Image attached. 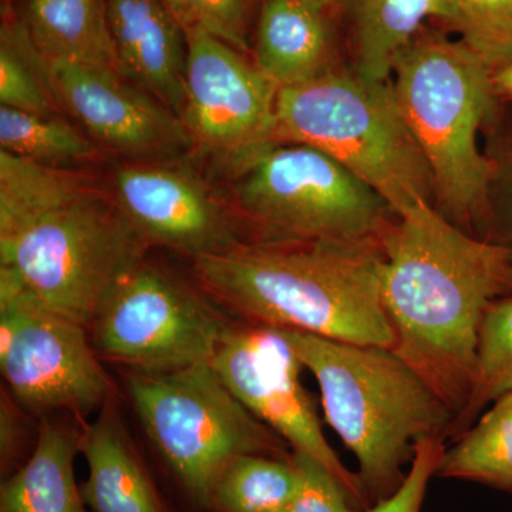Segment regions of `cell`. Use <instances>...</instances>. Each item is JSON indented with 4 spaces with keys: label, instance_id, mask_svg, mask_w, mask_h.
I'll return each mask as SVG.
<instances>
[{
    "label": "cell",
    "instance_id": "obj_1",
    "mask_svg": "<svg viewBox=\"0 0 512 512\" xmlns=\"http://www.w3.org/2000/svg\"><path fill=\"white\" fill-rule=\"evenodd\" d=\"M383 303L393 350L450 407L467 404L488 306L512 293V258L419 202L396 214L380 239Z\"/></svg>",
    "mask_w": 512,
    "mask_h": 512
},
{
    "label": "cell",
    "instance_id": "obj_2",
    "mask_svg": "<svg viewBox=\"0 0 512 512\" xmlns=\"http://www.w3.org/2000/svg\"><path fill=\"white\" fill-rule=\"evenodd\" d=\"M146 245L83 175L0 151V272L90 328Z\"/></svg>",
    "mask_w": 512,
    "mask_h": 512
},
{
    "label": "cell",
    "instance_id": "obj_3",
    "mask_svg": "<svg viewBox=\"0 0 512 512\" xmlns=\"http://www.w3.org/2000/svg\"><path fill=\"white\" fill-rule=\"evenodd\" d=\"M380 245L242 242L194 258L198 281L248 322L393 349L383 303Z\"/></svg>",
    "mask_w": 512,
    "mask_h": 512
},
{
    "label": "cell",
    "instance_id": "obj_4",
    "mask_svg": "<svg viewBox=\"0 0 512 512\" xmlns=\"http://www.w3.org/2000/svg\"><path fill=\"white\" fill-rule=\"evenodd\" d=\"M281 330L318 380L326 420L355 454L370 504L386 500L421 441L450 433V407L393 349Z\"/></svg>",
    "mask_w": 512,
    "mask_h": 512
},
{
    "label": "cell",
    "instance_id": "obj_5",
    "mask_svg": "<svg viewBox=\"0 0 512 512\" xmlns=\"http://www.w3.org/2000/svg\"><path fill=\"white\" fill-rule=\"evenodd\" d=\"M392 76L429 165L437 210L461 229L484 222L494 170L478 134L500 103L493 72L461 40L420 32L394 57Z\"/></svg>",
    "mask_w": 512,
    "mask_h": 512
},
{
    "label": "cell",
    "instance_id": "obj_6",
    "mask_svg": "<svg viewBox=\"0 0 512 512\" xmlns=\"http://www.w3.org/2000/svg\"><path fill=\"white\" fill-rule=\"evenodd\" d=\"M274 140L318 148L382 195L394 214L434 201L429 165L392 82L326 70L278 90Z\"/></svg>",
    "mask_w": 512,
    "mask_h": 512
},
{
    "label": "cell",
    "instance_id": "obj_7",
    "mask_svg": "<svg viewBox=\"0 0 512 512\" xmlns=\"http://www.w3.org/2000/svg\"><path fill=\"white\" fill-rule=\"evenodd\" d=\"M232 161L235 200L264 241L380 245L396 217L382 195L318 148L271 140Z\"/></svg>",
    "mask_w": 512,
    "mask_h": 512
},
{
    "label": "cell",
    "instance_id": "obj_8",
    "mask_svg": "<svg viewBox=\"0 0 512 512\" xmlns=\"http://www.w3.org/2000/svg\"><path fill=\"white\" fill-rule=\"evenodd\" d=\"M127 390L161 460L202 510L208 511L214 484L235 458L292 457L288 443L239 402L211 363L168 373L130 372Z\"/></svg>",
    "mask_w": 512,
    "mask_h": 512
},
{
    "label": "cell",
    "instance_id": "obj_9",
    "mask_svg": "<svg viewBox=\"0 0 512 512\" xmlns=\"http://www.w3.org/2000/svg\"><path fill=\"white\" fill-rule=\"evenodd\" d=\"M229 323L190 286L141 262L114 289L90 325L97 355L136 373L211 363Z\"/></svg>",
    "mask_w": 512,
    "mask_h": 512
},
{
    "label": "cell",
    "instance_id": "obj_10",
    "mask_svg": "<svg viewBox=\"0 0 512 512\" xmlns=\"http://www.w3.org/2000/svg\"><path fill=\"white\" fill-rule=\"evenodd\" d=\"M89 329L57 315L0 272V370L16 402L35 413H87L113 384Z\"/></svg>",
    "mask_w": 512,
    "mask_h": 512
},
{
    "label": "cell",
    "instance_id": "obj_11",
    "mask_svg": "<svg viewBox=\"0 0 512 512\" xmlns=\"http://www.w3.org/2000/svg\"><path fill=\"white\" fill-rule=\"evenodd\" d=\"M211 365L239 402L292 451L308 454L328 468L357 511L372 507L359 476L329 446L315 404L301 382V359L281 329L252 322L229 326Z\"/></svg>",
    "mask_w": 512,
    "mask_h": 512
},
{
    "label": "cell",
    "instance_id": "obj_12",
    "mask_svg": "<svg viewBox=\"0 0 512 512\" xmlns=\"http://www.w3.org/2000/svg\"><path fill=\"white\" fill-rule=\"evenodd\" d=\"M187 36L183 120L192 144L235 158L274 140L278 87L244 53L201 30Z\"/></svg>",
    "mask_w": 512,
    "mask_h": 512
},
{
    "label": "cell",
    "instance_id": "obj_13",
    "mask_svg": "<svg viewBox=\"0 0 512 512\" xmlns=\"http://www.w3.org/2000/svg\"><path fill=\"white\" fill-rule=\"evenodd\" d=\"M46 64L57 106L97 146L138 156H167L194 146L183 120L119 70L64 60Z\"/></svg>",
    "mask_w": 512,
    "mask_h": 512
},
{
    "label": "cell",
    "instance_id": "obj_14",
    "mask_svg": "<svg viewBox=\"0 0 512 512\" xmlns=\"http://www.w3.org/2000/svg\"><path fill=\"white\" fill-rule=\"evenodd\" d=\"M111 197L146 247L173 249L194 259L242 244L221 205L187 168L121 165Z\"/></svg>",
    "mask_w": 512,
    "mask_h": 512
},
{
    "label": "cell",
    "instance_id": "obj_15",
    "mask_svg": "<svg viewBox=\"0 0 512 512\" xmlns=\"http://www.w3.org/2000/svg\"><path fill=\"white\" fill-rule=\"evenodd\" d=\"M119 72L183 117L187 36L164 0H106Z\"/></svg>",
    "mask_w": 512,
    "mask_h": 512
},
{
    "label": "cell",
    "instance_id": "obj_16",
    "mask_svg": "<svg viewBox=\"0 0 512 512\" xmlns=\"http://www.w3.org/2000/svg\"><path fill=\"white\" fill-rule=\"evenodd\" d=\"M80 454L89 468L80 488L93 512H171L110 400L80 434Z\"/></svg>",
    "mask_w": 512,
    "mask_h": 512
},
{
    "label": "cell",
    "instance_id": "obj_17",
    "mask_svg": "<svg viewBox=\"0 0 512 512\" xmlns=\"http://www.w3.org/2000/svg\"><path fill=\"white\" fill-rule=\"evenodd\" d=\"M313 0H264L256 23L255 64L278 89L315 79L330 67L325 9Z\"/></svg>",
    "mask_w": 512,
    "mask_h": 512
},
{
    "label": "cell",
    "instance_id": "obj_18",
    "mask_svg": "<svg viewBox=\"0 0 512 512\" xmlns=\"http://www.w3.org/2000/svg\"><path fill=\"white\" fill-rule=\"evenodd\" d=\"M80 434L43 421L35 447L0 485V512H89L76 483Z\"/></svg>",
    "mask_w": 512,
    "mask_h": 512
},
{
    "label": "cell",
    "instance_id": "obj_19",
    "mask_svg": "<svg viewBox=\"0 0 512 512\" xmlns=\"http://www.w3.org/2000/svg\"><path fill=\"white\" fill-rule=\"evenodd\" d=\"M22 22L46 60L119 70L106 0H28Z\"/></svg>",
    "mask_w": 512,
    "mask_h": 512
},
{
    "label": "cell",
    "instance_id": "obj_20",
    "mask_svg": "<svg viewBox=\"0 0 512 512\" xmlns=\"http://www.w3.org/2000/svg\"><path fill=\"white\" fill-rule=\"evenodd\" d=\"M352 28V72L389 82L394 57L429 19L446 20V0H346Z\"/></svg>",
    "mask_w": 512,
    "mask_h": 512
},
{
    "label": "cell",
    "instance_id": "obj_21",
    "mask_svg": "<svg viewBox=\"0 0 512 512\" xmlns=\"http://www.w3.org/2000/svg\"><path fill=\"white\" fill-rule=\"evenodd\" d=\"M436 476L476 481L512 493V392L495 400L456 446L444 450Z\"/></svg>",
    "mask_w": 512,
    "mask_h": 512
},
{
    "label": "cell",
    "instance_id": "obj_22",
    "mask_svg": "<svg viewBox=\"0 0 512 512\" xmlns=\"http://www.w3.org/2000/svg\"><path fill=\"white\" fill-rule=\"evenodd\" d=\"M298 483L293 456H241L231 461L218 477L208 511L281 512L292 500Z\"/></svg>",
    "mask_w": 512,
    "mask_h": 512
},
{
    "label": "cell",
    "instance_id": "obj_23",
    "mask_svg": "<svg viewBox=\"0 0 512 512\" xmlns=\"http://www.w3.org/2000/svg\"><path fill=\"white\" fill-rule=\"evenodd\" d=\"M0 151L52 165L89 160L96 156L97 144L55 114L0 106Z\"/></svg>",
    "mask_w": 512,
    "mask_h": 512
},
{
    "label": "cell",
    "instance_id": "obj_24",
    "mask_svg": "<svg viewBox=\"0 0 512 512\" xmlns=\"http://www.w3.org/2000/svg\"><path fill=\"white\" fill-rule=\"evenodd\" d=\"M511 392L512 296H503L485 311L478 338L473 389L451 429L456 433L466 429L483 407Z\"/></svg>",
    "mask_w": 512,
    "mask_h": 512
},
{
    "label": "cell",
    "instance_id": "obj_25",
    "mask_svg": "<svg viewBox=\"0 0 512 512\" xmlns=\"http://www.w3.org/2000/svg\"><path fill=\"white\" fill-rule=\"evenodd\" d=\"M0 106L55 114L59 109L45 57L37 52L22 19L5 20L0 35Z\"/></svg>",
    "mask_w": 512,
    "mask_h": 512
},
{
    "label": "cell",
    "instance_id": "obj_26",
    "mask_svg": "<svg viewBox=\"0 0 512 512\" xmlns=\"http://www.w3.org/2000/svg\"><path fill=\"white\" fill-rule=\"evenodd\" d=\"M448 23L493 72L512 64V0H446Z\"/></svg>",
    "mask_w": 512,
    "mask_h": 512
},
{
    "label": "cell",
    "instance_id": "obj_27",
    "mask_svg": "<svg viewBox=\"0 0 512 512\" xmlns=\"http://www.w3.org/2000/svg\"><path fill=\"white\" fill-rule=\"evenodd\" d=\"M488 147L485 154L493 163L488 188L484 224L490 241L508 249L512 258V109L500 107L488 121Z\"/></svg>",
    "mask_w": 512,
    "mask_h": 512
},
{
    "label": "cell",
    "instance_id": "obj_28",
    "mask_svg": "<svg viewBox=\"0 0 512 512\" xmlns=\"http://www.w3.org/2000/svg\"><path fill=\"white\" fill-rule=\"evenodd\" d=\"M185 33H210L239 52L249 49L255 0H164Z\"/></svg>",
    "mask_w": 512,
    "mask_h": 512
},
{
    "label": "cell",
    "instance_id": "obj_29",
    "mask_svg": "<svg viewBox=\"0 0 512 512\" xmlns=\"http://www.w3.org/2000/svg\"><path fill=\"white\" fill-rule=\"evenodd\" d=\"M299 483L292 500L281 512H359L338 478L315 458L292 451Z\"/></svg>",
    "mask_w": 512,
    "mask_h": 512
},
{
    "label": "cell",
    "instance_id": "obj_30",
    "mask_svg": "<svg viewBox=\"0 0 512 512\" xmlns=\"http://www.w3.org/2000/svg\"><path fill=\"white\" fill-rule=\"evenodd\" d=\"M443 453V439L421 441L402 487L363 512H421L427 485L436 476Z\"/></svg>",
    "mask_w": 512,
    "mask_h": 512
},
{
    "label": "cell",
    "instance_id": "obj_31",
    "mask_svg": "<svg viewBox=\"0 0 512 512\" xmlns=\"http://www.w3.org/2000/svg\"><path fill=\"white\" fill-rule=\"evenodd\" d=\"M23 430L15 403L2 393L0 400V468L2 480L15 473L28 458L23 456Z\"/></svg>",
    "mask_w": 512,
    "mask_h": 512
},
{
    "label": "cell",
    "instance_id": "obj_32",
    "mask_svg": "<svg viewBox=\"0 0 512 512\" xmlns=\"http://www.w3.org/2000/svg\"><path fill=\"white\" fill-rule=\"evenodd\" d=\"M495 93L501 100L512 103V64L493 74Z\"/></svg>",
    "mask_w": 512,
    "mask_h": 512
},
{
    "label": "cell",
    "instance_id": "obj_33",
    "mask_svg": "<svg viewBox=\"0 0 512 512\" xmlns=\"http://www.w3.org/2000/svg\"><path fill=\"white\" fill-rule=\"evenodd\" d=\"M313 2H318V3H320V5H323V6H329L330 3L335 2V0H313Z\"/></svg>",
    "mask_w": 512,
    "mask_h": 512
}]
</instances>
